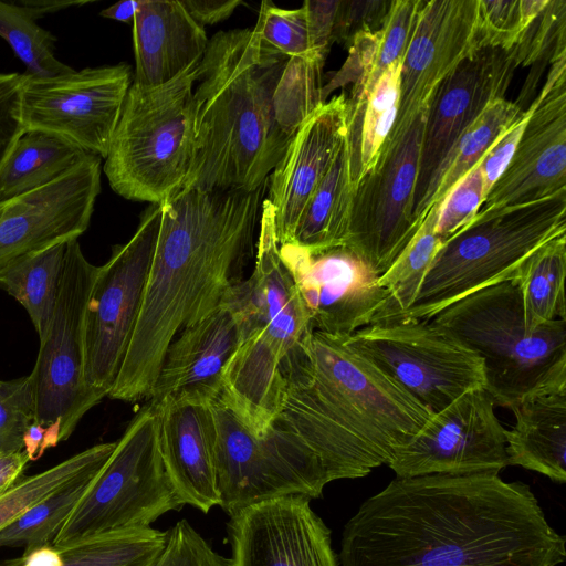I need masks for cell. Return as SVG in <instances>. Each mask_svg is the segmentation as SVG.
I'll return each mask as SVG.
<instances>
[{
	"label": "cell",
	"mask_w": 566,
	"mask_h": 566,
	"mask_svg": "<svg viewBox=\"0 0 566 566\" xmlns=\"http://www.w3.org/2000/svg\"><path fill=\"white\" fill-rule=\"evenodd\" d=\"M339 566H560L566 538L499 473L396 478L345 524Z\"/></svg>",
	"instance_id": "cell-1"
},
{
	"label": "cell",
	"mask_w": 566,
	"mask_h": 566,
	"mask_svg": "<svg viewBox=\"0 0 566 566\" xmlns=\"http://www.w3.org/2000/svg\"><path fill=\"white\" fill-rule=\"evenodd\" d=\"M266 184L250 192L185 188L160 205L142 307L107 397L149 399L172 339L219 307L243 280Z\"/></svg>",
	"instance_id": "cell-2"
},
{
	"label": "cell",
	"mask_w": 566,
	"mask_h": 566,
	"mask_svg": "<svg viewBox=\"0 0 566 566\" xmlns=\"http://www.w3.org/2000/svg\"><path fill=\"white\" fill-rule=\"evenodd\" d=\"M282 369L286 389L275 423L316 454L331 482L387 464L431 417L340 335L313 331Z\"/></svg>",
	"instance_id": "cell-3"
},
{
	"label": "cell",
	"mask_w": 566,
	"mask_h": 566,
	"mask_svg": "<svg viewBox=\"0 0 566 566\" xmlns=\"http://www.w3.org/2000/svg\"><path fill=\"white\" fill-rule=\"evenodd\" d=\"M289 59L250 28L209 39L197 69L195 158L184 189L250 192L268 181L293 137L275 103Z\"/></svg>",
	"instance_id": "cell-4"
},
{
	"label": "cell",
	"mask_w": 566,
	"mask_h": 566,
	"mask_svg": "<svg viewBox=\"0 0 566 566\" xmlns=\"http://www.w3.org/2000/svg\"><path fill=\"white\" fill-rule=\"evenodd\" d=\"M430 319L481 358L495 406L512 410L532 395L566 387V319L528 329L513 281L475 291Z\"/></svg>",
	"instance_id": "cell-5"
},
{
	"label": "cell",
	"mask_w": 566,
	"mask_h": 566,
	"mask_svg": "<svg viewBox=\"0 0 566 566\" xmlns=\"http://www.w3.org/2000/svg\"><path fill=\"white\" fill-rule=\"evenodd\" d=\"M199 62L159 86L132 83L103 167L120 197L161 205L184 189L195 158Z\"/></svg>",
	"instance_id": "cell-6"
},
{
	"label": "cell",
	"mask_w": 566,
	"mask_h": 566,
	"mask_svg": "<svg viewBox=\"0 0 566 566\" xmlns=\"http://www.w3.org/2000/svg\"><path fill=\"white\" fill-rule=\"evenodd\" d=\"M566 234V191L479 214L448 238L410 307L395 319H430L453 302L512 281L526 259Z\"/></svg>",
	"instance_id": "cell-7"
},
{
	"label": "cell",
	"mask_w": 566,
	"mask_h": 566,
	"mask_svg": "<svg viewBox=\"0 0 566 566\" xmlns=\"http://www.w3.org/2000/svg\"><path fill=\"white\" fill-rule=\"evenodd\" d=\"M184 505L164 462L157 409L148 403L116 441L52 545L62 548L107 532L150 527Z\"/></svg>",
	"instance_id": "cell-8"
},
{
	"label": "cell",
	"mask_w": 566,
	"mask_h": 566,
	"mask_svg": "<svg viewBox=\"0 0 566 566\" xmlns=\"http://www.w3.org/2000/svg\"><path fill=\"white\" fill-rule=\"evenodd\" d=\"M344 338L431 415L485 387L481 358L431 319L375 323Z\"/></svg>",
	"instance_id": "cell-9"
},
{
	"label": "cell",
	"mask_w": 566,
	"mask_h": 566,
	"mask_svg": "<svg viewBox=\"0 0 566 566\" xmlns=\"http://www.w3.org/2000/svg\"><path fill=\"white\" fill-rule=\"evenodd\" d=\"M212 407L219 506L229 516L280 496H322L331 481L319 459L298 437L277 423L256 436L219 398Z\"/></svg>",
	"instance_id": "cell-10"
},
{
	"label": "cell",
	"mask_w": 566,
	"mask_h": 566,
	"mask_svg": "<svg viewBox=\"0 0 566 566\" xmlns=\"http://www.w3.org/2000/svg\"><path fill=\"white\" fill-rule=\"evenodd\" d=\"M97 272L78 239L69 241L56 307L30 374L34 421L48 430L52 448L67 440L83 416L101 401L84 380V318Z\"/></svg>",
	"instance_id": "cell-11"
},
{
	"label": "cell",
	"mask_w": 566,
	"mask_h": 566,
	"mask_svg": "<svg viewBox=\"0 0 566 566\" xmlns=\"http://www.w3.org/2000/svg\"><path fill=\"white\" fill-rule=\"evenodd\" d=\"M161 220L149 205L133 237L98 266L84 318V380L99 400L113 388L143 303Z\"/></svg>",
	"instance_id": "cell-12"
},
{
	"label": "cell",
	"mask_w": 566,
	"mask_h": 566,
	"mask_svg": "<svg viewBox=\"0 0 566 566\" xmlns=\"http://www.w3.org/2000/svg\"><path fill=\"white\" fill-rule=\"evenodd\" d=\"M427 113L389 135L376 164L355 187L344 247L377 276L391 266L420 228L412 210Z\"/></svg>",
	"instance_id": "cell-13"
},
{
	"label": "cell",
	"mask_w": 566,
	"mask_h": 566,
	"mask_svg": "<svg viewBox=\"0 0 566 566\" xmlns=\"http://www.w3.org/2000/svg\"><path fill=\"white\" fill-rule=\"evenodd\" d=\"M132 83L126 63L45 77L25 72L21 87L25 130L55 134L105 159Z\"/></svg>",
	"instance_id": "cell-14"
},
{
	"label": "cell",
	"mask_w": 566,
	"mask_h": 566,
	"mask_svg": "<svg viewBox=\"0 0 566 566\" xmlns=\"http://www.w3.org/2000/svg\"><path fill=\"white\" fill-rule=\"evenodd\" d=\"M484 389L465 392L395 450L387 465L397 478L500 473L507 467L505 429Z\"/></svg>",
	"instance_id": "cell-15"
},
{
	"label": "cell",
	"mask_w": 566,
	"mask_h": 566,
	"mask_svg": "<svg viewBox=\"0 0 566 566\" xmlns=\"http://www.w3.org/2000/svg\"><path fill=\"white\" fill-rule=\"evenodd\" d=\"M516 67L514 48L482 49L463 60L437 88L423 127L413 198L412 218L419 227L444 159L480 114L504 97Z\"/></svg>",
	"instance_id": "cell-16"
},
{
	"label": "cell",
	"mask_w": 566,
	"mask_h": 566,
	"mask_svg": "<svg viewBox=\"0 0 566 566\" xmlns=\"http://www.w3.org/2000/svg\"><path fill=\"white\" fill-rule=\"evenodd\" d=\"M313 331L347 336L370 325L386 301L378 276L349 249L308 252L279 244Z\"/></svg>",
	"instance_id": "cell-17"
},
{
	"label": "cell",
	"mask_w": 566,
	"mask_h": 566,
	"mask_svg": "<svg viewBox=\"0 0 566 566\" xmlns=\"http://www.w3.org/2000/svg\"><path fill=\"white\" fill-rule=\"evenodd\" d=\"M516 150L479 214L566 191V57L551 64Z\"/></svg>",
	"instance_id": "cell-18"
},
{
	"label": "cell",
	"mask_w": 566,
	"mask_h": 566,
	"mask_svg": "<svg viewBox=\"0 0 566 566\" xmlns=\"http://www.w3.org/2000/svg\"><path fill=\"white\" fill-rule=\"evenodd\" d=\"M101 160L90 155L59 180L0 203V269L87 230L101 191Z\"/></svg>",
	"instance_id": "cell-19"
},
{
	"label": "cell",
	"mask_w": 566,
	"mask_h": 566,
	"mask_svg": "<svg viewBox=\"0 0 566 566\" xmlns=\"http://www.w3.org/2000/svg\"><path fill=\"white\" fill-rule=\"evenodd\" d=\"M310 502L302 495L280 496L231 515L232 566H339L331 531Z\"/></svg>",
	"instance_id": "cell-20"
},
{
	"label": "cell",
	"mask_w": 566,
	"mask_h": 566,
	"mask_svg": "<svg viewBox=\"0 0 566 566\" xmlns=\"http://www.w3.org/2000/svg\"><path fill=\"white\" fill-rule=\"evenodd\" d=\"M476 8L478 0H422L401 61L399 109L390 135L426 112L442 81L479 51Z\"/></svg>",
	"instance_id": "cell-21"
},
{
	"label": "cell",
	"mask_w": 566,
	"mask_h": 566,
	"mask_svg": "<svg viewBox=\"0 0 566 566\" xmlns=\"http://www.w3.org/2000/svg\"><path fill=\"white\" fill-rule=\"evenodd\" d=\"M252 274L223 302L233 311L241 338L262 331L283 359L313 332L294 280L280 255L271 203L264 199Z\"/></svg>",
	"instance_id": "cell-22"
},
{
	"label": "cell",
	"mask_w": 566,
	"mask_h": 566,
	"mask_svg": "<svg viewBox=\"0 0 566 566\" xmlns=\"http://www.w3.org/2000/svg\"><path fill=\"white\" fill-rule=\"evenodd\" d=\"M350 104L345 92L315 108L294 133L270 174L265 198L272 206L279 244L292 242L298 220L327 174L348 133Z\"/></svg>",
	"instance_id": "cell-23"
},
{
	"label": "cell",
	"mask_w": 566,
	"mask_h": 566,
	"mask_svg": "<svg viewBox=\"0 0 566 566\" xmlns=\"http://www.w3.org/2000/svg\"><path fill=\"white\" fill-rule=\"evenodd\" d=\"M240 339L238 319L224 302L185 327L167 347L149 403L213 402L220 395L223 368Z\"/></svg>",
	"instance_id": "cell-24"
},
{
	"label": "cell",
	"mask_w": 566,
	"mask_h": 566,
	"mask_svg": "<svg viewBox=\"0 0 566 566\" xmlns=\"http://www.w3.org/2000/svg\"><path fill=\"white\" fill-rule=\"evenodd\" d=\"M153 406L159 417L161 453L170 480L185 505L208 513L220 505L212 402L164 400Z\"/></svg>",
	"instance_id": "cell-25"
},
{
	"label": "cell",
	"mask_w": 566,
	"mask_h": 566,
	"mask_svg": "<svg viewBox=\"0 0 566 566\" xmlns=\"http://www.w3.org/2000/svg\"><path fill=\"white\" fill-rule=\"evenodd\" d=\"M133 83L166 84L199 62L209 38L179 0H143L133 22Z\"/></svg>",
	"instance_id": "cell-26"
},
{
	"label": "cell",
	"mask_w": 566,
	"mask_h": 566,
	"mask_svg": "<svg viewBox=\"0 0 566 566\" xmlns=\"http://www.w3.org/2000/svg\"><path fill=\"white\" fill-rule=\"evenodd\" d=\"M282 360L268 336L252 331L223 368L218 398L256 436L266 433L280 417L286 389Z\"/></svg>",
	"instance_id": "cell-27"
},
{
	"label": "cell",
	"mask_w": 566,
	"mask_h": 566,
	"mask_svg": "<svg viewBox=\"0 0 566 566\" xmlns=\"http://www.w3.org/2000/svg\"><path fill=\"white\" fill-rule=\"evenodd\" d=\"M512 411L515 424L505 430L507 465L566 482V387L532 395Z\"/></svg>",
	"instance_id": "cell-28"
},
{
	"label": "cell",
	"mask_w": 566,
	"mask_h": 566,
	"mask_svg": "<svg viewBox=\"0 0 566 566\" xmlns=\"http://www.w3.org/2000/svg\"><path fill=\"white\" fill-rule=\"evenodd\" d=\"M353 169L347 133L334 163L308 200L289 244L308 252L344 247L355 192Z\"/></svg>",
	"instance_id": "cell-29"
},
{
	"label": "cell",
	"mask_w": 566,
	"mask_h": 566,
	"mask_svg": "<svg viewBox=\"0 0 566 566\" xmlns=\"http://www.w3.org/2000/svg\"><path fill=\"white\" fill-rule=\"evenodd\" d=\"M90 155L55 134L25 130L0 168V203L59 180Z\"/></svg>",
	"instance_id": "cell-30"
},
{
	"label": "cell",
	"mask_w": 566,
	"mask_h": 566,
	"mask_svg": "<svg viewBox=\"0 0 566 566\" xmlns=\"http://www.w3.org/2000/svg\"><path fill=\"white\" fill-rule=\"evenodd\" d=\"M66 243L20 256L0 269V287L23 306L40 340L56 307Z\"/></svg>",
	"instance_id": "cell-31"
},
{
	"label": "cell",
	"mask_w": 566,
	"mask_h": 566,
	"mask_svg": "<svg viewBox=\"0 0 566 566\" xmlns=\"http://www.w3.org/2000/svg\"><path fill=\"white\" fill-rule=\"evenodd\" d=\"M401 61L394 62L380 74L361 106L349 103L348 136L355 187L376 164L395 126L400 102Z\"/></svg>",
	"instance_id": "cell-32"
},
{
	"label": "cell",
	"mask_w": 566,
	"mask_h": 566,
	"mask_svg": "<svg viewBox=\"0 0 566 566\" xmlns=\"http://www.w3.org/2000/svg\"><path fill=\"white\" fill-rule=\"evenodd\" d=\"M566 234L538 248L512 280L521 294L528 329L558 318L566 319Z\"/></svg>",
	"instance_id": "cell-33"
},
{
	"label": "cell",
	"mask_w": 566,
	"mask_h": 566,
	"mask_svg": "<svg viewBox=\"0 0 566 566\" xmlns=\"http://www.w3.org/2000/svg\"><path fill=\"white\" fill-rule=\"evenodd\" d=\"M523 108L505 97L492 102L461 135L437 175L427 210L439 206L451 188L484 157L521 116Z\"/></svg>",
	"instance_id": "cell-34"
},
{
	"label": "cell",
	"mask_w": 566,
	"mask_h": 566,
	"mask_svg": "<svg viewBox=\"0 0 566 566\" xmlns=\"http://www.w3.org/2000/svg\"><path fill=\"white\" fill-rule=\"evenodd\" d=\"M438 206L431 207L415 237L391 266L380 276L378 284L386 292V301L374 322L395 319L415 301L423 279L444 240L436 234Z\"/></svg>",
	"instance_id": "cell-35"
},
{
	"label": "cell",
	"mask_w": 566,
	"mask_h": 566,
	"mask_svg": "<svg viewBox=\"0 0 566 566\" xmlns=\"http://www.w3.org/2000/svg\"><path fill=\"white\" fill-rule=\"evenodd\" d=\"M167 531L153 527L113 531L59 548L62 566H154ZM0 566H4L0 560Z\"/></svg>",
	"instance_id": "cell-36"
},
{
	"label": "cell",
	"mask_w": 566,
	"mask_h": 566,
	"mask_svg": "<svg viewBox=\"0 0 566 566\" xmlns=\"http://www.w3.org/2000/svg\"><path fill=\"white\" fill-rule=\"evenodd\" d=\"M115 447L116 441L98 443L40 473L21 476L0 495V531L66 483L103 468Z\"/></svg>",
	"instance_id": "cell-37"
},
{
	"label": "cell",
	"mask_w": 566,
	"mask_h": 566,
	"mask_svg": "<svg viewBox=\"0 0 566 566\" xmlns=\"http://www.w3.org/2000/svg\"><path fill=\"white\" fill-rule=\"evenodd\" d=\"M101 470L102 468L76 478L30 507L0 531V547L29 549L52 544L59 530Z\"/></svg>",
	"instance_id": "cell-38"
},
{
	"label": "cell",
	"mask_w": 566,
	"mask_h": 566,
	"mask_svg": "<svg viewBox=\"0 0 566 566\" xmlns=\"http://www.w3.org/2000/svg\"><path fill=\"white\" fill-rule=\"evenodd\" d=\"M0 36L27 66L28 74L45 77L73 71L55 56L54 35L19 3L0 1Z\"/></svg>",
	"instance_id": "cell-39"
},
{
	"label": "cell",
	"mask_w": 566,
	"mask_h": 566,
	"mask_svg": "<svg viewBox=\"0 0 566 566\" xmlns=\"http://www.w3.org/2000/svg\"><path fill=\"white\" fill-rule=\"evenodd\" d=\"M514 54L517 67L533 65L515 102L521 106L522 101H527L534 93L545 64L566 56L565 0H548L521 42L514 46Z\"/></svg>",
	"instance_id": "cell-40"
},
{
	"label": "cell",
	"mask_w": 566,
	"mask_h": 566,
	"mask_svg": "<svg viewBox=\"0 0 566 566\" xmlns=\"http://www.w3.org/2000/svg\"><path fill=\"white\" fill-rule=\"evenodd\" d=\"M318 57H291L281 75L275 103L284 129L294 135L303 120L321 104L322 70Z\"/></svg>",
	"instance_id": "cell-41"
},
{
	"label": "cell",
	"mask_w": 566,
	"mask_h": 566,
	"mask_svg": "<svg viewBox=\"0 0 566 566\" xmlns=\"http://www.w3.org/2000/svg\"><path fill=\"white\" fill-rule=\"evenodd\" d=\"M547 2L548 0H478V50H511L517 45Z\"/></svg>",
	"instance_id": "cell-42"
},
{
	"label": "cell",
	"mask_w": 566,
	"mask_h": 566,
	"mask_svg": "<svg viewBox=\"0 0 566 566\" xmlns=\"http://www.w3.org/2000/svg\"><path fill=\"white\" fill-rule=\"evenodd\" d=\"M253 31L261 41L290 59H321L313 51L307 14L303 6L297 9H283L271 1H262Z\"/></svg>",
	"instance_id": "cell-43"
},
{
	"label": "cell",
	"mask_w": 566,
	"mask_h": 566,
	"mask_svg": "<svg viewBox=\"0 0 566 566\" xmlns=\"http://www.w3.org/2000/svg\"><path fill=\"white\" fill-rule=\"evenodd\" d=\"M35 419L32 379L0 380V452L23 451L24 436Z\"/></svg>",
	"instance_id": "cell-44"
},
{
	"label": "cell",
	"mask_w": 566,
	"mask_h": 566,
	"mask_svg": "<svg viewBox=\"0 0 566 566\" xmlns=\"http://www.w3.org/2000/svg\"><path fill=\"white\" fill-rule=\"evenodd\" d=\"M486 197L479 164L463 176L443 198L437 209L434 232L444 241L468 226Z\"/></svg>",
	"instance_id": "cell-45"
},
{
	"label": "cell",
	"mask_w": 566,
	"mask_h": 566,
	"mask_svg": "<svg viewBox=\"0 0 566 566\" xmlns=\"http://www.w3.org/2000/svg\"><path fill=\"white\" fill-rule=\"evenodd\" d=\"M422 0H391L385 22L378 32L375 83L394 62L402 60L415 30Z\"/></svg>",
	"instance_id": "cell-46"
},
{
	"label": "cell",
	"mask_w": 566,
	"mask_h": 566,
	"mask_svg": "<svg viewBox=\"0 0 566 566\" xmlns=\"http://www.w3.org/2000/svg\"><path fill=\"white\" fill-rule=\"evenodd\" d=\"M154 566H232V560L213 551L184 518L167 531L165 547Z\"/></svg>",
	"instance_id": "cell-47"
},
{
	"label": "cell",
	"mask_w": 566,
	"mask_h": 566,
	"mask_svg": "<svg viewBox=\"0 0 566 566\" xmlns=\"http://www.w3.org/2000/svg\"><path fill=\"white\" fill-rule=\"evenodd\" d=\"M391 0H339L334 42L349 46L356 34L378 31Z\"/></svg>",
	"instance_id": "cell-48"
},
{
	"label": "cell",
	"mask_w": 566,
	"mask_h": 566,
	"mask_svg": "<svg viewBox=\"0 0 566 566\" xmlns=\"http://www.w3.org/2000/svg\"><path fill=\"white\" fill-rule=\"evenodd\" d=\"M22 74L0 73V168L25 132L21 109Z\"/></svg>",
	"instance_id": "cell-49"
},
{
	"label": "cell",
	"mask_w": 566,
	"mask_h": 566,
	"mask_svg": "<svg viewBox=\"0 0 566 566\" xmlns=\"http://www.w3.org/2000/svg\"><path fill=\"white\" fill-rule=\"evenodd\" d=\"M531 114L532 105L523 111L521 116L493 144L479 163L484 179L486 195L509 166Z\"/></svg>",
	"instance_id": "cell-50"
},
{
	"label": "cell",
	"mask_w": 566,
	"mask_h": 566,
	"mask_svg": "<svg viewBox=\"0 0 566 566\" xmlns=\"http://www.w3.org/2000/svg\"><path fill=\"white\" fill-rule=\"evenodd\" d=\"M339 0H306V10L312 48L314 53L325 60L334 43L336 15Z\"/></svg>",
	"instance_id": "cell-51"
},
{
	"label": "cell",
	"mask_w": 566,
	"mask_h": 566,
	"mask_svg": "<svg viewBox=\"0 0 566 566\" xmlns=\"http://www.w3.org/2000/svg\"><path fill=\"white\" fill-rule=\"evenodd\" d=\"M190 17L202 28L227 20L241 0H180Z\"/></svg>",
	"instance_id": "cell-52"
},
{
	"label": "cell",
	"mask_w": 566,
	"mask_h": 566,
	"mask_svg": "<svg viewBox=\"0 0 566 566\" xmlns=\"http://www.w3.org/2000/svg\"><path fill=\"white\" fill-rule=\"evenodd\" d=\"M29 461L24 451L0 452V495L22 476Z\"/></svg>",
	"instance_id": "cell-53"
},
{
	"label": "cell",
	"mask_w": 566,
	"mask_h": 566,
	"mask_svg": "<svg viewBox=\"0 0 566 566\" xmlns=\"http://www.w3.org/2000/svg\"><path fill=\"white\" fill-rule=\"evenodd\" d=\"M143 0H125L101 11V15L106 19L116 20L133 24Z\"/></svg>",
	"instance_id": "cell-54"
},
{
	"label": "cell",
	"mask_w": 566,
	"mask_h": 566,
	"mask_svg": "<svg viewBox=\"0 0 566 566\" xmlns=\"http://www.w3.org/2000/svg\"><path fill=\"white\" fill-rule=\"evenodd\" d=\"M86 3L85 1H20L22 6L35 20L43 17L46 13L71 7L81 6Z\"/></svg>",
	"instance_id": "cell-55"
}]
</instances>
